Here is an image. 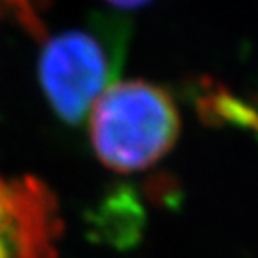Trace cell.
<instances>
[{
    "label": "cell",
    "mask_w": 258,
    "mask_h": 258,
    "mask_svg": "<svg viewBox=\"0 0 258 258\" xmlns=\"http://www.w3.org/2000/svg\"><path fill=\"white\" fill-rule=\"evenodd\" d=\"M88 117L97 158L120 174L153 167L172 149L181 129L170 93L144 79L113 83Z\"/></svg>",
    "instance_id": "obj_1"
},
{
    "label": "cell",
    "mask_w": 258,
    "mask_h": 258,
    "mask_svg": "<svg viewBox=\"0 0 258 258\" xmlns=\"http://www.w3.org/2000/svg\"><path fill=\"white\" fill-rule=\"evenodd\" d=\"M129 25L122 18H97L86 27L43 40L41 88L56 115L77 125L93 102L115 83L127 47Z\"/></svg>",
    "instance_id": "obj_2"
},
{
    "label": "cell",
    "mask_w": 258,
    "mask_h": 258,
    "mask_svg": "<svg viewBox=\"0 0 258 258\" xmlns=\"http://www.w3.org/2000/svg\"><path fill=\"white\" fill-rule=\"evenodd\" d=\"M63 219L40 177L0 176V258H57Z\"/></svg>",
    "instance_id": "obj_3"
},
{
    "label": "cell",
    "mask_w": 258,
    "mask_h": 258,
    "mask_svg": "<svg viewBox=\"0 0 258 258\" xmlns=\"http://www.w3.org/2000/svg\"><path fill=\"white\" fill-rule=\"evenodd\" d=\"M106 2L120 9H133V8H140V6L147 4L151 0H106Z\"/></svg>",
    "instance_id": "obj_4"
},
{
    "label": "cell",
    "mask_w": 258,
    "mask_h": 258,
    "mask_svg": "<svg viewBox=\"0 0 258 258\" xmlns=\"http://www.w3.org/2000/svg\"><path fill=\"white\" fill-rule=\"evenodd\" d=\"M242 127L253 129V131L258 133V113L253 111V109H249V111L246 113L244 120H242Z\"/></svg>",
    "instance_id": "obj_5"
}]
</instances>
